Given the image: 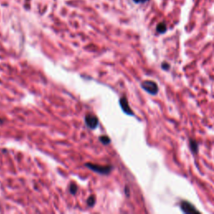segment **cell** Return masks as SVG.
Listing matches in <instances>:
<instances>
[{"mask_svg": "<svg viewBox=\"0 0 214 214\" xmlns=\"http://www.w3.org/2000/svg\"><path fill=\"white\" fill-rule=\"evenodd\" d=\"M85 166L90 170L94 171L95 172H97V173L102 174V175H108L112 170L111 166L96 165V164H93V163H86Z\"/></svg>", "mask_w": 214, "mask_h": 214, "instance_id": "obj_1", "label": "cell"}, {"mask_svg": "<svg viewBox=\"0 0 214 214\" xmlns=\"http://www.w3.org/2000/svg\"><path fill=\"white\" fill-rule=\"evenodd\" d=\"M181 207L182 209V211L186 213H199L196 208L194 207V206L187 203V202H182L181 203Z\"/></svg>", "mask_w": 214, "mask_h": 214, "instance_id": "obj_5", "label": "cell"}, {"mask_svg": "<svg viewBox=\"0 0 214 214\" xmlns=\"http://www.w3.org/2000/svg\"><path fill=\"white\" fill-rule=\"evenodd\" d=\"M156 31L160 34H164L166 31V25L165 23H160L156 26Z\"/></svg>", "mask_w": 214, "mask_h": 214, "instance_id": "obj_6", "label": "cell"}, {"mask_svg": "<svg viewBox=\"0 0 214 214\" xmlns=\"http://www.w3.org/2000/svg\"><path fill=\"white\" fill-rule=\"evenodd\" d=\"M120 107H121L122 110H123L126 114L130 115V116H133V115H134L133 111L131 110V107H130L129 104H128L127 99L125 97V96L120 98Z\"/></svg>", "mask_w": 214, "mask_h": 214, "instance_id": "obj_4", "label": "cell"}, {"mask_svg": "<svg viewBox=\"0 0 214 214\" xmlns=\"http://www.w3.org/2000/svg\"><path fill=\"white\" fill-rule=\"evenodd\" d=\"M100 141L102 144L104 145H108L110 143V139L107 136H102L100 137Z\"/></svg>", "mask_w": 214, "mask_h": 214, "instance_id": "obj_8", "label": "cell"}, {"mask_svg": "<svg viewBox=\"0 0 214 214\" xmlns=\"http://www.w3.org/2000/svg\"><path fill=\"white\" fill-rule=\"evenodd\" d=\"M3 122V120L2 119H0V124H2Z\"/></svg>", "mask_w": 214, "mask_h": 214, "instance_id": "obj_13", "label": "cell"}, {"mask_svg": "<svg viewBox=\"0 0 214 214\" xmlns=\"http://www.w3.org/2000/svg\"><path fill=\"white\" fill-rule=\"evenodd\" d=\"M141 87L143 88L146 92L151 95H156L158 92V86L156 82L151 80H145L141 83Z\"/></svg>", "mask_w": 214, "mask_h": 214, "instance_id": "obj_2", "label": "cell"}, {"mask_svg": "<svg viewBox=\"0 0 214 214\" xmlns=\"http://www.w3.org/2000/svg\"><path fill=\"white\" fill-rule=\"evenodd\" d=\"M95 203H96V197H95L94 195H92V196H90V197L88 198L87 204L89 207H92V206H94Z\"/></svg>", "mask_w": 214, "mask_h": 214, "instance_id": "obj_9", "label": "cell"}, {"mask_svg": "<svg viewBox=\"0 0 214 214\" xmlns=\"http://www.w3.org/2000/svg\"><path fill=\"white\" fill-rule=\"evenodd\" d=\"M85 124L87 125V127L90 129H96L99 123V120L97 117L92 114L86 115L85 117Z\"/></svg>", "mask_w": 214, "mask_h": 214, "instance_id": "obj_3", "label": "cell"}, {"mask_svg": "<svg viewBox=\"0 0 214 214\" xmlns=\"http://www.w3.org/2000/svg\"><path fill=\"white\" fill-rule=\"evenodd\" d=\"M162 68L164 69H169V65L167 63H162Z\"/></svg>", "mask_w": 214, "mask_h": 214, "instance_id": "obj_11", "label": "cell"}, {"mask_svg": "<svg viewBox=\"0 0 214 214\" xmlns=\"http://www.w3.org/2000/svg\"><path fill=\"white\" fill-rule=\"evenodd\" d=\"M190 147H191V150L193 151V152H197V150H198V146H197V143L195 140H190Z\"/></svg>", "mask_w": 214, "mask_h": 214, "instance_id": "obj_7", "label": "cell"}, {"mask_svg": "<svg viewBox=\"0 0 214 214\" xmlns=\"http://www.w3.org/2000/svg\"><path fill=\"white\" fill-rule=\"evenodd\" d=\"M69 192L72 194H75V192H77V186L75 185V183H71L69 186Z\"/></svg>", "mask_w": 214, "mask_h": 214, "instance_id": "obj_10", "label": "cell"}, {"mask_svg": "<svg viewBox=\"0 0 214 214\" xmlns=\"http://www.w3.org/2000/svg\"><path fill=\"white\" fill-rule=\"evenodd\" d=\"M136 3H146L147 1H149V0H133Z\"/></svg>", "mask_w": 214, "mask_h": 214, "instance_id": "obj_12", "label": "cell"}]
</instances>
